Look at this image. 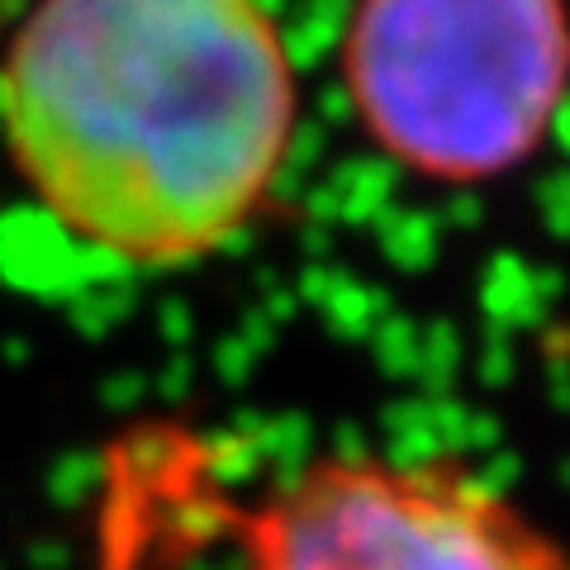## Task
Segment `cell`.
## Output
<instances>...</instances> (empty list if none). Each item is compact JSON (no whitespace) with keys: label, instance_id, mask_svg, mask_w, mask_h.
<instances>
[{"label":"cell","instance_id":"cell-1","mask_svg":"<svg viewBox=\"0 0 570 570\" xmlns=\"http://www.w3.org/2000/svg\"><path fill=\"white\" fill-rule=\"evenodd\" d=\"M299 134L266 0H33L0 48V142L67 238L190 266L257 224Z\"/></svg>","mask_w":570,"mask_h":570},{"label":"cell","instance_id":"cell-2","mask_svg":"<svg viewBox=\"0 0 570 570\" xmlns=\"http://www.w3.org/2000/svg\"><path fill=\"white\" fill-rule=\"evenodd\" d=\"M337 77L371 148L433 186L542 153L570 100V0H352Z\"/></svg>","mask_w":570,"mask_h":570},{"label":"cell","instance_id":"cell-3","mask_svg":"<svg viewBox=\"0 0 570 570\" xmlns=\"http://www.w3.org/2000/svg\"><path fill=\"white\" fill-rule=\"evenodd\" d=\"M243 570H570V551L456 461L318 456L238 523Z\"/></svg>","mask_w":570,"mask_h":570}]
</instances>
